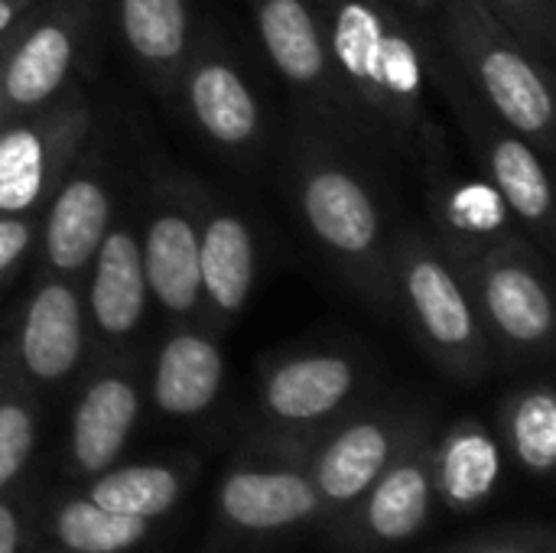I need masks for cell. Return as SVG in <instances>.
Masks as SVG:
<instances>
[{"label": "cell", "mask_w": 556, "mask_h": 553, "mask_svg": "<svg viewBox=\"0 0 556 553\" xmlns=\"http://www.w3.org/2000/svg\"><path fill=\"white\" fill-rule=\"evenodd\" d=\"M528 49L547 52L554 42V0H482ZM541 59V55H538Z\"/></svg>", "instance_id": "29"}, {"label": "cell", "mask_w": 556, "mask_h": 553, "mask_svg": "<svg viewBox=\"0 0 556 553\" xmlns=\"http://www.w3.org/2000/svg\"><path fill=\"white\" fill-rule=\"evenodd\" d=\"M371 368L349 349H300L261 365L251 443L309 450L368 401Z\"/></svg>", "instance_id": "6"}, {"label": "cell", "mask_w": 556, "mask_h": 553, "mask_svg": "<svg viewBox=\"0 0 556 553\" xmlns=\"http://www.w3.org/2000/svg\"><path fill=\"white\" fill-rule=\"evenodd\" d=\"M39 235V215H0V287L29 254Z\"/></svg>", "instance_id": "31"}, {"label": "cell", "mask_w": 556, "mask_h": 553, "mask_svg": "<svg viewBox=\"0 0 556 553\" xmlns=\"http://www.w3.org/2000/svg\"><path fill=\"white\" fill-rule=\"evenodd\" d=\"M16 381V372H13V362H10V349H0V398L7 394V388Z\"/></svg>", "instance_id": "33"}, {"label": "cell", "mask_w": 556, "mask_h": 553, "mask_svg": "<svg viewBox=\"0 0 556 553\" xmlns=\"http://www.w3.org/2000/svg\"><path fill=\"white\" fill-rule=\"evenodd\" d=\"M39 437H42L39 394L13 381L0 398V495L33 476Z\"/></svg>", "instance_id": "27"}, {"label": "cell", "mask_w": 556, "mask_h": 553, "mask_svg": "<svg viewBox=\"0 0 556 553\" xmlns=\"http://www.w3.org/2000/svg\"><path fill=\"white\" fill-rule=\"evenodd\" d=\"M502 479V447L479 420H459L443 437H433V486L437 502L450 512L482 508Z\"/></svg>", "instance_id": "24"}, {"label": "cell", "mask_w": 556, "mask_h": 553, "mask_svg": "<svg viewBox=\"0 0 556 553\" xmlns=\"http://www.w3.org/2000/svg\"><path fill=\"white\" fill-rule=\"evenodd\" d=\"M414 7H420V10H433V7H440L443 0H410Z\"/></svg>", "instance_id": "34"}, {"label": "cell", "mask_w": 556, "mask_h": 553, "mask_svg": "<svg viewBox=\"0 0 556 553\" xmlns=\"http://www.w3.org/2000/svg\"><path fill=\"white\" fill-rule=\"evenodd\" d=\"M502 443L531 479H551L556 466V394L547 381L511 391L498 411Z\"/></svg>", "instance_id": "26"}, {"label": "cell", "mask_w": 556, "mask_h": 553, "mask_svg": "<svg viewBox=\"0 0 556 553\" xmlns=\"http://www.w3.org/2000/svg\"><path fill=\"white\" fill-rule=\"evenodd\" d=\"M42 482L29 476L0 495V553H39V505Z\"/></svg>", "instance_id": "28"}, {"label": "cell", "mask_w": 556, "mask_h": 553, "mask_svg": "<svg viewBox=\"0 0 556 553\" xmlns=\"http://www.w3.org/2000/svg\"><path fill=\"white\" fill-rule=\"evenodd\" d=\"M179 91L202 134L225 150H248L261 140V104L238 65L202 39L179 68Z\"/></svg>", "instance_id": "16"}, {"label": "cell", "mask_w": 556, "mask_h": 553, "mask_svg": "<svg viewBox=\"0 0 556 553\" xmlns=\"http://www.w3.org/2000/svg\"><path fill=\"white\" fill-rule=\"evenodd\" d=\"M323 3H332V0H323Z\"/></svg>", "instance_id": "36"}, {"label": "cell", "mask_w": 556, "mask_h": 553, "mask_svg": "<svg viewBox=\"0 0 556 553\" xmlns=\"http://www.w3.org/2000/svg\"><path fill=\"white\" fill-rule=\"evenodd\" d=\"M437 508L433 430L420 433L326 535L345 551L375 553L414 541Z\"/></svg>", "instance_id": "13"}, {"label": "cell", "mask_w": 556, "mask_h": 553, "mask_svg": "<svg viewBox=\"0 0 556 553\" xmlns=\"http://www.w3.org/2000/svg\"><path fill=\"white\" fill-rule=\"evenodd\" d=\"M257 36L264 42L274 68L303 95L323 98L329 104H349V91L342 88L332 59L326 26L306 0H251Z\"/></svg>", "instance_id": "20"}, {"label": "cell", "mask_w": 556, "mask_h": 553, "mask_svg": "<svg viewBox=\"0 0 556 553\" xmlns=\"http://www.w3.org/2000/svg\"><path fill=\"white\" fill-rule=\"evenodd\" d=\"M440 85L450 98L453 114L463 124V134L469 137L489 186L505 202L508 215L531 235L534 244L544 251H554L556 212H554V183L544 166V156L538 147H531L521 134L505 127L498 117H492L463 85L459 78H450L443 72Z\"/></svg>", "instance_id": "10"}, {"label": "cell", "mask_w": 556, "mask_h": 553, "mask_svg": "<svg viewBox=\"0 0 556 553\" xmlns=\"http://www.w3.org/2000/svg\"><path fill=\"white\" fill-rule=\"evenodd\" d=\"M437 553H556L547 528H498Z\"/></svg>", "instance_id": "30"}, {"label": "cell", "mask_w": 556, "mask_h": 553, "mask_svg": "<svg viewBox=\"0 0 556 553\" xmlns=\"http://www.w3.org/2000/svg\"><path fill=\"white\" fill-rule=\"evenodd\" d=\"M199 460L186 453L127 466L114 463L111 469L91 476L78 489L104 512L160 525L182 505V499L199 479Z\"/></svg>", "instance_id": "23"}, {"label": "cell", "mask_w": 556, "mask_h": 553, "mask_svg": "<svg viewBox=\"0 0 556 553\" xmlns=\"http://www.w3.org/2000/svg\"><path fill=\"white\" fill-rule=\"evenodd\" d=\"M91 284L85 297L91 342H98V359L124 355L127 342L147 319V277L140 261V238L127 225H111L104 241L91 257Z\"/></svg>", "instance_id": "15"}, {"label": "cell", "mask_w": 556, "mask_h": 553, "mask_svg": "<svg viewBox=\"0 0 556 553\" xmlns=\"http://www.w3.org/2000/svg\"><path fill=\"white\" fill-rule=\"evenodd\" d=\"M290 176L300 218L342 280L352 284L371 306L394 313L391 235L371 186L349 160L319 140H303L293 147Z\"/></svg>", "instance_id": "1"}, {"label": "cell", "mask_w": 556, "mask_h": 553, "mask_svg": "<svg viewBox=\"0 0 556 553\" xmlns=\"http://www.w3.org/2000/svg\"><path fill=\"white\" fill-rule=\"evenodd\" d=\"M88 127L91 108L78 88L0 124V215H42L75 166Z\"/></svg>", "instance_id": "9"}, {"label": "cell", "mask_w": 556, "mask_h": 553, "mask_svg": "<svg viewBox=\"0 0 556 553\" xmlns=\"http://www.w3.org/2000/svg\"><path fill=\"white\" fill-rule=\"evenodd\" d=\"M427 430H433V411L424 404L365 401L329 433H323L306 450V469L326 505V528H332Z\"/></svg>", "instance_id": "8"}, {"label": "cell", "mask_w": 556, "mask_h": 553, "mask_svg": "<svg viewBox=\"0 0 556 553\" xmlns=\"http://www.w3.org/2000/svg\"><path fill=\"white\" fill-rule=\"evenodd\" d=\"M306 528H326L306 450L248 440L215 486L202 553H270Z\"/></svg>", "instance_id": "3"}, {"label": "cell", "mask_w": 556, "mask_h": 553, "mask_svg": "<svg viewBox=\"0 0 556 553\" xmlns=\"http://www.w3.org/2000/svg\"><path fill=\"white\" fill-rule=\"evenodd\" d=\"M36 7H39V0H0V39H3L16 23H23Z\"/></svg>", "instance_id": "32"}, {"label": "cell", "mask_w": 556, "mask_h": 553, "mask_svg": "<svg viewBox=\"0 0 556 553\" xmlns=\"http://www.w3.org/2000/svg\"><path fill=\"white\" fill-rule=\"evenodd\" d=\"M329 7V59L349 98L397 137L420 134L430 62L417 36L384 0H332Z\"/></svg>", "instance_id": "2"}, {"label": "cell", "mask_w": 556, "mask_h": 553, "mask_svg": "<svg viewBox=\"0 0 556 553\" xmlns=\"http://www.w3.org/2000/svg\"><path fill=\"white\" fill-rule=\"evenodd\" d=\"M391 271L397 310L414 326L427 355L463 385L485 381L498 359L476 300L443 248L407 228L391 238Z\"/></svg>", "instance_id": "5"}, {"label": "cell", "mask_w": 556, "mask_h": 553, "mask_svg": "<svg viewBox=\"0 0 556 553\" xmlns=\"http://www.w3.org/2000/svg\"><path fill=\"white\" fill-rule=\"evenodd\" d=\"M156 531V521L104 512L78 486L42 492L39 553H137L153 544Z\"/></svg>", "instance_id": "22"}, {"label": "cell", "mask_w": 556, "mask_h": 553, "mask_svg": "<svg viewBox=\"0 0 556 553\" xmlns=\"http://www.w3.org/2000/svg\"><path fill=\"white\" fill-rule=\"evenodd\" d=\"M225 388V352L208 329L192 323L173 326L150 368V404L160 417L195 420Z\"/></svg>", "instance_id": "21"}, {"label": "cell", "mask_w": 556, "mask_h": 553, "mask_svg": "<svg viewBox=\"0 0 556 553\" xmlns=\"http://www.w3.org/2000/svg\"><path fill=\"white\" fill-rule=\"evenodd\" d=\"M114 218V202L98 169H68L39 215L42 274L78 277L88 271Z\"/></svg>", "instance_id": "19"}, {"label": "cell", "mask_w": 556, "mask_h": 553, "mask_svg": "<svg viewBox=\"0 0 556 553\" xmlns=\"http://www.w3.org/2000/svg\"><path fill=\"white\" fill-rule=\"evenodd\" d=\"M143 404L147 385L140 362L130 352L98 359V365L81 381L68 417L62 469L72 486H81L121 463L143 417Z\"/></svg>", "instance_id": "11"}, {"label": "cell", "mask_w": 556, "mask_h": 553, "mask_svg": "<svg viewBox=\"0 0 556 553\" xmlns=\"http://www.w3.org/2000/svg\"><path fill=\"white\" fill-rule=\"evenodd\" d=\"M466 280L495 359L531 365L554 352L556 310L544 261L534 244L505 235L469 254H446Z\"/></svg>", "instance_id": "7"}, {"label": "cell", "mask_w": 556, "mask_h": 553, "mask_svg": "<svg viewBox=\"0 0 556 553\" xmlns=\"http://www.w3.org/2000/svg\"><path fill=\"white\" fill-rule=\"evenodd\" d=\"M94 0H55L7 36L0 65V124L39 111L68 88Z\"/></svg>", "instance_id": "12"}, {"label": "cell", "mask_w": 556, "mask_h": 553, "mask_svg": "<svg viewBox=\"0 0 556 553\" xmlns=\"http://www.w3.org/2000/svg\"><path fill=\"white\" fill-rule=\"evenodd\" d=\"M117 23L134 59L153 78L176 85L189 55L186 0H117Z\"/></svg>", "instance_id": "25"}, {"label": "cell", "mask_w": 556, "mask_h": 553, "mask_svg": "<svg viewBox=\"0 0 556 553\" xmlns=\"http://www.w3.org/2000/svg\"><path fill=\"white\" fill-rule=\"evenodd\" d=\"M88 342L91 329L75 277L42 274L20 313L13 345H7L16 381L33 394L72 385L85 368Z\"/></svg>", "instance_id": "14"}, {"label": "cell", "mask_w": 556, "mask_h": 553, "mask_svg": "<svg viewBox=\"0 0 556 553\" xmlns=\"http://www.w3.org/2000/svg\"><path fill=\"white\" fill-rule=\"evenodd\" d=\"M443 42L479 104L521 134L541 156L556 150V91L547 65L482 3L450 0Z\"/></svg>", "instance_id": "4"}, {"label": "cell", "mask_w": 556, "mask_h": 553, "mask_svg": "<svg viewBox=\"0 0 556 553\" xmlns=\"http://www.w3.org/2000/svg\"><path fill=\"white\" fill-rule=\"evenodd\" d=\"M140 261L150 300L176 323H195L202 316V277H199V209L176 199H163L143 228Z\"/></svg>", "instance_id": "17"}, {"label": "cell", "mask_w": 556, "mask_h": 553, "mask_svg": "<svg viewBox=\"0 0 556 553\" xmlns=\"http://www.w3.org/2000/svg\"><path fill=\"white\" fill-rule=\"evenodd\" d=\"M257 248L248 218L235 209L205 202L199 209V277H202V316L208 332L235 323L254 290Z\"/></svg>", "instance_id": "18"}, {"label": "cell", "mask_w": 556, "mask_h": 553, "mask_svg": "<svg viewBox=\"0 0 556 553\" xmlns=\"http://www.w3.org/2000/svg\"><path fill=\"white\" fill-rule=\"evenodd\" d=\"M16 26H20V23H16ZM7 36H10V33H7ZM7 36L0 39V65H3V52H7Z\"/></svg>", "instance_id": "35"}]
</instances>
